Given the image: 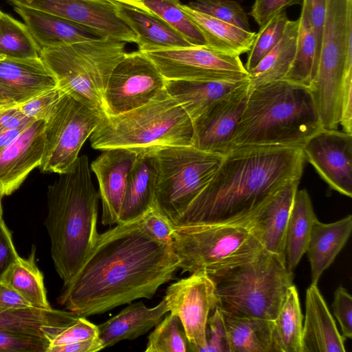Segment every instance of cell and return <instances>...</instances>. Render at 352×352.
<instances>
[{
  "instance_id": "19",
  "label": "cell",
  "mask_w": 352,
  "mask_h": 352,
  "mask_svg": "<svg viewBox=\"0 0 352 352\" xmlns=\"http://www.w3.org/2000/svg\"><path fill=\"white\" fill-rule=\"evenodd\" d=\"M44 120L32 122L0 153V194L8 196L39 167L44 149Z\"/></svg>"
},
{
  "instance_id": "7",
  "label": "cell",
  "mask_w": 352,
  "mask_h": 352,
  "mask_svg": "<svg viewBox=\"0 0 352 352\" xmlns=\"http://www.w3.org/2000/svg\"><path fill=\"white\" fill-rule=\"evenodd\" d=\"M126 42L109 36L69 45L42 48L40 57L58 88L91 109L103 112L112 71L126 55Z\"/></svg>"
},
{
  "instance_id": "59",
  "label": "cell",
  "mask_w": 352,
  "mask_h": 352,
  "mask_svg": "<svg viewBox=\"0 0 352 352\" xmlns=\"http://www.w3.org/2000/svg\"><path fill=\"white\" fill-rule=\"evenodd\" d=\"M2 13H3V12L1 10H0V18H1Z\"/></svg>"
},
{
  "instance_id": "56",
  "label": "cell",
  "mask_w": 352,
  "mask_h": 352,
  "mask_svg": "<svg viewBox=\"0 0 352 352\" xmlns=\"http://www.w3.org/2000/svg\"><path fill=\"white\" fill-rule=\"evenodd\" d=\"M117 3L128 5L138 9L142 10L148 13H153L144 3V0H109Z\"/></svg>"
},
{
  "instance_id": "47",
  "label": "cell",
  "mask_w": 352,
  "mask_h": 352,
  "mask_svg": "<svg viewBox=\"0 0 352 352\" xmlns=\"http://www.w3.org/2000/svg\"><path fill=\"white\" fill-rule=\"evenodd\" d=\"M332 308L340 326L342 336L351 339L352 297L344 287L340 286L336 290Z\"/></svg>"
},
{
  "instance_id": "8",
  "label": "cell",
  "mask_w": 352,
  "mask_h": 352,
  "mask_svg": "<svg viewBox=\"0 0 352 352\" xmlns=\"http://www.w3.org/2000/svg\"><path fill=\"white\" fill-rule=\"evenodd\" d=\"M182 273L208 276L255 258L263 249L247 224L174 226L170 242Z\"/></svg>"
},
{
  "instance_id": "4",
  "label": "cell",
  "mask_w": 352,
  "mask_h": 352,
  "mask_svg": "<svg viewBox=\"0 0 352 352\" xmlns=\"http://www.w3.org/2000/svg\"><path fill=\"white\" fill-rule=\"evenodd\" d=\"M322 128L309 88L287 80L250 85L230 151L245 147H302Z\"/></svg>"
},
{
  "instance_id": "25",
  "label": "cell",
  "mask_w": 352,
  "mask_h": 352,
  "mask_svg": "<svg viewBox=\"0 0 352 352\" xmlns=\"http://www.w3.org/2000/svg\"><path fill=\"white\" fill-rule=\"evenodd\" d=\"M167 312L164 299L152 308L146 307L142 301L130 303L117 315L98 325V338L103 349L122 340H131L145 334Z\"/></svg>"
},
{
  "instance_id": "26",
  "label": "cell",
  "mask_w": 352,
  "mask_h": 352,
  "mask_svg": "<svg viewBox=\"0 0 352 352\" xmlns=\"http://www.w3.org/2000/svg\"><path fill=\"white\" fill-rule=\"evenodd\" d=\"M119 16L138 36L136 44L142 52L194 46L173 28L154 13L117 3Z\"/></svg>"
},
{
  "instance_id": "37",
  "label": "cell",
  "mask_w": 352,
  "mask_h": 352,
  "mask_svg": "<svg viewBox=\"0 0 352 352\" xmlns=\"http://www.w3.org/2000/svg\"><path fill=\"white\" fill-rule=\"evenodd\" d=\"M36 43L25 23L3 12L0 18V54L8 58L40 57Z\"/></svg>"
},
{
  "instance_id": "28",
  "label": "cell",
  "mask_w": 352,
  "mask_h": 352,
  "mask_svg": "<svg viewBox=\"0 0 352 352\" xmlns=\"http://www.w3.org/2000/svg\"><path fill=\"white\" fill-rule=\"evenodd\" d=\"M245 80L239 81L166 80V90L192 122Z\"/></svg>"
},
{
  "instance_id": "48",
  "label": "cell",
  "mask_w": 352,
  "mask_h": 352,
  "mask_svg": "<svg viewBox=\"0 0 352 352\" xmlns=\"http://www.w3.org/2000/svg\"><path fill=\"white\" fill-rule=\"evenodd\" d=\"M304 0H255L248 14L261 27L271 18L294 5L302 6Z\"/></svg>"
},
{
  "instance_id": "33",
  "label": "cell",
  "mask_w": 352,
  "mask_h": 352,
  "mask_svg": "<svg viewBox=\"0 0 352 352\" xmlns=\"http://www.w3.org/2000/svg\"><path fill=\"white\" fill-rule=\"evenodd\" d=\"M78 314L50 309L28 307L0 311V330L25 333L44 337L43 327H67L80 317Z\"/></svg>"
},
{
  "instance_id": "6",
  "label": "cell",
  "mask_w": 352,
  "mask_h": 352,
  "mask_svg": "<svg viewBox=\"0 0 352 352\" xmlns=\"http://www.w3.org/2000/svg\"><path fill=\"white\" fill-rule=\"evenodd\" d=\"M285 261L263 249L253 259L209 276L221 311L274 320L293 284Z\"/></svg>"
},
{
  "instance_id": "14",
  "label": "cell",
  "mask_w": 352,
  "mask_h": 352,
  "mask_svg": "<svg viewBox=\"0 0 352 352\" xmlns=\"http://www.w3.org/2000/svg\"><path fill=\"white\" fill-rule=\"evenodd\" d=\"M164 299L168 312L179 318L190 351L201 352L207 345L209 315L217 305L212 278L205 273L191 274L171 284Z\"/></svg>"
},
{
  "instance_id": "23",
  "label": "cell",
  "mask_w": 352,
  "mask_h": 352,
  "mask_svg": "<svg viewBox=\"0 0 352 352\" xmlns=\"http://www.w3.org/2000/svg\"><path fill=\"white\" fill-rule=\"evenodd\" d=\"M0 83L18 104L57 87L53 74L41 57L0 60Z\"/></svg>"
},
{
  "instance_id": "27",
  "label": "cell",
  "mask_w": 352,
  "mask_h": 352,
  "mask_svg": "<svg viewBox=\"0 0 352 352\" xmlns=\"http://www.w3.org/2000/svg\"><path fill=\"white\" fill-rule=\"evenodd\" d=\"M351 230V214L333 223H324L318 219L314 222L305 252L311 266V284H318L323 272L346 243Z\"/></svg>"
},
{
  "instance_id": "52",
  "label": "cell",
  "mask_w": 352,
  "mask_h": 352,
  "mask_svg": "<svg viewBox=\"0 0 352 352\" xmlns=\"http://www.w3.org/2000/svg\"><path fill=\"white\" fill-rule=\"evenodd\" d=\"M33 122L20 111L17 105L0 110V132L27 126Z\"/></svg>"
},
{
  "instance_id": "30",
  "label": "cell",
  "mask_w": 352,
  "mask_h": 352,
  "mask_svg": "<svg viewBox=\"0 0 352 352\" xmlns=\"http://www.w3.org/2000/svg\"><path fill=\"white\" fill-rule=\"evenodd\" d=\"M181 7L197 25L210 47L237 56L250 51L256 32L194 10L186 4Z\"/></svg>"
},
{
  "instance_id": "15",
  "label": "cell",
  "mask_w": 352,
  "mask_h": 352,
  "mask_svg": "<svg viewBox=\"0 0 352 352\" xmlns=\"http://www.w3.org/2000/svg\"><path fill=\"white\" fill-rule=\"evenodd\" d=\"M79 23L105 36L135 43L138 36L118 13L116 2L109 0H7Z\"/></svg>"
},
{
  "instance_id": "58",
  "label": "cell",
  "mask_w": 352,
  "mask_h": 352,
  "mask_svg": "<svg viewBox=\"0 0 352 352\" xmlns=\"http://www.w3.org/2000/svg\"><path fill=\"white\" fill-rule=\"evenodd\" d=\"M6 57L3 56V55L0 54V60L4 59Z\"/></svg>"
},
{
  "instance_id": "29",
  "label": "cell",
  "mask_w": 352,
  "mask_h": 352,
  "mask_svg": "<svg viewBox=\"0 0 352 352\" xmlns=\"http://www.w3.org/2000/svg\"><path fill=\"white\" fill-rule=\"evenodd\" d=\"M221 311L227 331L228 352H276L274 320Z\"/></svg>"
},
{
  "instance_id": "43",
  "label": "cell",
  "mask_w": 352,
  "mask_h": 352,
  "mask_svg": "<svg viewBox=\"0 0 352 352\" xmlns=\"http://www.w3.org/2000/svg\"><path fill=\"white\" fill-rule=\"evenodd\" d=\"M98 338V325L80 316L72 324L63 329L57 333L47 338L48 349L78 342L94 340Z\"/></svg>"
},
{
  "instance_id": "34",
  "label": "cell",
  "mask_w": 352,
  "mask_h": 352,
  "mask_svg": "<svg viewBox=\"0 0 352 352\" xmlns=\"http://www.w3.org/2000/svg\"><path fill=\"white\" fill-rule=\"evenodd\" d=\"M8 284L33 307L52 308L47 297L43 274L36 263V247L32 246L27 258L19 256L10 265L1 278Z\"/></svg>"
},
{
  "instance_id": "24",
  "label": "cell",
  "mask_w": 352,
  "mask_h": 352,
  "mask_svg": "<svg viewBox=\"0 0 352 352\" xmlns=\"http://www.w3.org/2000/svg\"><path fill=\"white\" fill-rule=\"evenodd\" d=\"M155 150H139L129 175L118 223L137 220L154 207L157 167Z\"/></svg>"
},
{
  "instance_id": "32",
  "label": "cell",
  "mask_w": 352,
  "mask_h": 352,
  "mask_svg": "<svg viewBox=\"0 0 352 352\" xmlns=\"http://www.w3.org/2000/svg\"><path fill=\"white\" fill-rule=\"evenodd\" d=\"M298 19L288 20L278 43L248 73L251 86L284 80L293 63Z\"/></svg>"
},
{
  "instance_id": "40",
  "label": "cell",
  "mask_w": 352,
  "mask_h": 352,
  "mask_svg": "<svg viewBox=\"0 0 352 352\" xmlns=\"http://www.w3.org/2000/svg\"><path fill=\"white\" fill-rule=\"evenodd\" d=\"M288 20L285 11H283L260 27L244 65L248 72L278 43Z\"/></svg>"
},
{
  "instance_id": "9",
  "label": "cell",
  "mask_w": 352,
  "mask_h": 352,
  "mask_svg": "<svg viewBox=\"0 0 352 352\" xmlns=\"http://www.w3.org/2000/svg\"><path fill=\"white\" fill-rule=\"evenodd\" d=\"M352 70V0H327L319 60L309 87L321 126L337 129L344 80Z\"/></svg>"
},
{
  "instance_id": "38",
  "label": "cell",
  "mask_w": 352,
  "mask_h": 352,
  "mask_svg": "<svg viewBox=\"0 0 352 352\" xmlns=\"http://www.w3.org/2000/svg\"><path fill=\"white\" fill-rule=\"evenodd\" d=\"M144 6L182 35L191 45L206 41L195 22L182 8L179 0H144Z\"/></svg>"
},
{
  "instance_id": "54",
  "label": "cell",
  "mask_w": 352,
  "mask_h": 352,
  "mask_svg": "<svg viewBox=\"0 0 352 352\" xmlns=\"http://www.w3.org/2000/svg\"><path fill=\"white\" fill-rule=\"evenodd\" d=\"M29 126V125H28ZM28 126L0 132V153Z\"/></svg>"
},
{
  "instance_id": "51",
  "label": "cell",
  "mask_w": 352,
  "mask_h": 352,
  "mask_svg": "<svg viewBox=\"0 0 352 352\" xmlns=\"http://www.w3.org/2000/svg\"><path fill=\"white\" fill-rule=\"evenodd\" d=\"M32 307L19 292L0 280V311L24 309Z\"/></svg>"
},
{
  "instance_id": "31",
  "label": "cell",
  "mask_w": 352,
  "mask_h": 352,
  "mask_svg": "<svg viewBox=\"0 0 352 352\" xmlns=\"http://www.w3.org/2000/svg\"><path fill=\"white\" fill-rule=\"evenodd\" d=\"M317 219L311 200L305 189L297 190L285 233V261L294 273L305 254L314 222Z\"/></svg>"
},
{
  "instance_id": "21",
  "label": "cell",
  "mask_w": 352,
  "mask_h": 352,
  "mask_svg": "<svg viewBox=\"0 0 352 352\" xmlns=\"http://www.w3.org/2000/svg\"><path fill=\"white\" fill-rule=\"evenodd\" d=\"M13 8L41 49L106 37L96 30L45 12L21 6Z\"/></svg>"
},
{
  "instance_id": "42",
  "label": "cell",
  "mask_w": 352,
  "mask_h": 352,
  "mask_svg": "<svg viewBox=\"0 0 352 352\" xmlns=\"http://www.w3.org/2000/svg\"><path fill=\"white\" fill-rule=\"evenodd\" d=\"M48 345L41 336L0 330V352H46Z\"/></svg>"
},
{
  "instance_id": "1",
  "label": "cell",
  "mask_w": 352,
  "mask_h": 352,
  "mask_svg": "<svg viewBox=\"0 0 352 352\" xmlns=\"http://www.w3.org/2000/svg\"><path fill=\"white\" fill-rule=\"evenodd\" d=\"M178 263L170 244L152 238L140 219L118 223L99 234L81 267L63 284L58 302L86 318L151 299L173 278Z\"/></svg>"
},
{
  "instance_id": "3",
  "label": "cell",
  "mask_w": 352,
  "mask_h": 352,
  "mask_svg": "<svg viewBox=\"0 0 352 352\" xmlns=\"http://www.w3.org/2000/svg\"><path fill=\"white\" fill-rule=\"evenodd\" d=\"M99 198L85 155L47 187L44 225L54 267L63 284L77 273L98 239Z\"/></svg>"
},
{
  "instance_id": "18",
  "label": "cell",
  "mask_w": 352,
  "mask_h": 352,
  "mask_svg": "<svg viewBox=\"0 0 352 352\" xmlns=\"http://www.w3.org/2000/svg\"><path fill=\"white\" fill-rule=\"evenodd\" d=\"M102 152L92 162L91 170L99 184L102 201V223L118 224L126 190L128 177L139 150L111 148Z\"/></svg>"
},
{
  "instance_id": "39",
  "label": "cell",
  "mask_w": 352,
  "mask_h": 352,
  "mask_svg": "<svg viewBox=\"0 0 352 352\" xmlns=\"http://www.w3.org/2000/svg\"><path fill=\"white\" fill-rule=\"evenodd\" d=\"M188 339L179 318L170 313L155 326L148 338L145 352H186Z\"/></svg>"
},
{
  "instance_id": "50",
  "label": "cell",
  "mask_w": 352,
  "mask_h": 352,
  "mask_svg": "<svg viewBox=\"0 0 352 352\" xmlns=\"http://www.w3.org/2000/svg\"><path fill=\"white\" fill-rule=\"evenodd\" d=\"M18 256L12 233L0 216V279Z\"/></svg>"
},
{
  "instance_id": "45",
  "label": "cell",
  "mask_w": 352,
  "mask_h": 352,
  "mask_svg": "<svg viewBox=\"0 0 352 352\" xmlns=\"http://www.w3.org/2000/svg\"><path fill=\"white\" fill-rule=\"evenodd\" d=\"M140 219L142 227L152 238L162 243H170L174 226L156 208H150Z\"/></svg>"
},
{
  "instance_id": "53",
  "label": "cell",
  "mask_w": 352,
  "mask_h": 352,
  "mask_svg": "<svg viewBox=\"0 0 352 352\" xmlns=\"http://www.w3.org/2000/svg\"><path fill=\"white\" fill-rule=\"evenodd\" d=\"M103 349L99 338L76 343L56 346L47 349V352H96Z\"/></svg>"
},
{
  "instance_id": "49",
  "label": "cell",
  "mask_w": 352,
  "mask_h": 352,
  "mask_svg": "<svg viewBox=\"0 0 352 352\" xmlns=\"http://www.w3.org/2000/svg\"><path fill=\"white\" fill-rule=\"evenodd\" d=\"M309 19L314 31L317 54L319 60L320 48L322 38L327 12V0H304Z\"/></svg>"
},
{
  "instance_id": "44",
  "label": "cell",
  "mask_w": 352,
  "mask_h": 352,
  "mask_svg": "<svg viewBox=\"0 0 352 352\" xmlns=\"http://www.w3.org/2000/svg\"><path fill=\"white\" fill-rule=\"evenodd\" d=\"M65 92L58 87L45 91L18 104L20 111L34 120H45Z\"/></svg>"
},
{
  "instance_id": "57",
  "label": "cell",
  "mask_w": 352,
  "mask_h": 352,
  "mask_svg": "<svg viewBox=\"0 0 352 352\" xmlns=\"http://www.w3.org/2000/svg\"><path fill=\"white\" fill-rule=\"evenodd\" d=\"M3 195L0 194V216H3V209H2V198Z\"/></svg>"
},
{
  "instance_id": "55",
  "label": "cell",
  "mask_w": 352,
  "mask_h": 352,
  "mask_svg": "<svg viewBox=\"0 0 352 352\" xmlns=\"http://www.w3.org/2000/svg\"><path fill=\"white\" fill-rule=\"evenodd\" d=\"M18 105L12 94L0 83V110Z\"/></svg>"
},
{
  "instance_id": "5",
  "label": "cell",
  "mask_w": 352,
  "mask_h": 352,
  "mask_svg": "<svg viewBox=\"0 0 352 352\" xmlns=\"http://www.w3.org/2000/svg\"><path fill=\"white\" fill-rule=\"evenodd\" d=\"M193 122L165 89L148 103L116 115L102 114L90 135L92 148L157 149L192 146Z\"/></svg>"
},
{
  "instance_id": "46",
  "label": "cell",
  "mask_w": 352,
  "mask_h": 352,
  "mask_svg": "<svg viewBox=\"0 0 352 352\" xmlns=\"http://www.w3.org/2000/svg\"><path fill=\"white\" fill-rule=\"evenodd\" d=\"M209 316L206 331L207 345L201 352H228V337L224 318L221 309L216 306Z\"/></svg>"
},
{
  "instance_id": "17",
  "label": "cell",
  "mask_w": 352,
  "mask_h": 352,
  "mask_svg": "<svg viewBox=\"0 0 352 352\" xmlns=\"http://www.w3.org/2000/svg\"><path fill=\"white\" fill-rule=\"evenodd\" d=\"M250 87L247 79L193 122V146L223 155L230 151L231 140L244 109Z\"/></svg>"
},
{
  "instance_id": "12",
  "label": "cell",
  "mask_w": 352,
  "mask_h": 352,
  "mask_svg": "<svg viewBox=\"0 0 352 352\" xmlns=\"http://www.w3.org/2000/svg\"><path fill=\"white\" fill-rule=\"evenodd\" d=\"M144 53L167 80L239 81L249 76L239 56L208 45Z\"/></svg>"
},
{
  "instance_id": "20",
  "label": "cell",
  "mask_w": 352,
  "mask_h": 352,
  "mask_svg": "<svg viewBox=\"0 0 352 352\" xmlns=\"http://www.w3.org/2000/svg\"><path fill=\"white\" fill-rule=\"evenodd\" d=\"M299 182L286 184L247 223L263 248L283 261L286 229Z\"/></svg>"
},
{
  "instance_id": "35",
  "label": "cell",
  "mask_w": 352,
  "mask_h": 352,
  "mask_svg": "<svg viewBox=\"0 0 352 352\" xmlns=\"http://www.w3.org/2000/svg\"><path fill=\"white\" fill-rule=\"evenodd\" d=\"M301 6L295 56L284 80L309 88L317 71L318 58L314 31L304 1Z\"/></svg>"
},
{
  "instance_id": "13",
  "label": "cell",
  "mask_w": 352,
  "mask_h": 352,
  "mask_svg": "<svg viewBox=\"0 0 352 352\" xmlns=\"http://www.w3.org/2000/svg\"><path fill=\"white\" fill-rule=\"evenodd\" d=\"M166 84V78L144 52L126 53L109 78L103 112L116 116L138 108L165 89Z\"/></svg>"
},
{
  "instance_id": "2",
  "label": "cell",
  "mask_w": 352,
  "mask_h": 352,
  "mask_svg": "<svg viewBox=\"0 0 352 352\" xmlns=\"http://www.w3.org/2000/svg\"><path fill=\"white\" fill-rule=\"evenodd\" d=\"M305 160L297 146L231 150L173 225L247 224L283 187L300 181Z\"/></svg>"
},
{
  "instance_id": "22",
  "label": "cell",
  "mask_w": 352,
  "mask_h": 352,
  "mask_svg": "<svg viewBox=\"0 0 352 352\" xmlns=\"http://www.w3.org/2000/svg\"><path fill=\"white\" fill-rule=\"evenodd\" d=\"M344 340L317 285L311 284L306 292L302 352H345Z\"/></svg>"
},
{
  "instance_id": "16",
  "label": "cell",
  "mask_w": 352,
  "mask_h": 352,
  "mask_svg": "<svg viewBox=\"0 0 352 352\" xmlns=\"http://www.w3.org/2000/svg\"><path fill=\"white\" fill-rule=\"evenodd\" d=\"M301 148L305 160L331 188L352 197V134L322 128Z\"/></svg>"
},
{
  "instance_id": "11",
  "label": "cell",
  "mask_w": 352,
  "mask_h": 352,
  "mask_svg": "<svg viewBox=\"0 0 352 352\" xmlns=\"http://www.w3.org/2000/svg\"><path fill=\"white\" fill-rule=\"evenodd\" d=\"M102 114L64 93L45 120L40 170L59 175L66 172L79 157Z\"/></svg>"
},
{
  "instance_id": "10",
  "label": "cell",
  "mask_w": 352,
  "mask_h": 352,
  "mask_svg": "<svg viewBox=\"0 0 352 352\" xmlns=\"http://www.w3.org/2000/svg\"><path fill=\"white\" fill-rule=\"evenodd\" d=\"M155 154L154 208L173 223L207 185L223 155L193 146L160 148Z\"/></svg>"
},
{
  "instance_id": "41",
  "label": "cell",
  "mask_w": 352,
  "mask_h": 352,
  "mask_svg": "<svg viewBox=\"0 0 352 352\" xmlns=\"http://www.w3.org/2000/svg\"><path fill=\"white\" fill-rule=\"evenodd\" d=\"M190 8L251 31L247 13L234 0H193L186 4Z\"/></svg>"
},
{
  "instance_id": "36",
  "label": "cell",
  "mask_w": 352,
  "mask_h": 352,
  "mask_svg": "<svg viewBox=\"0 0 352 352\" xmlns=\"http://www.w3.org/2000/svg\"><path fill=\"white\" fill-rule=\"evenodd\" d=\"M302 319L298 290L292 285L274 320L276 352H302Z\"/></svg>"
}]
</instances>
